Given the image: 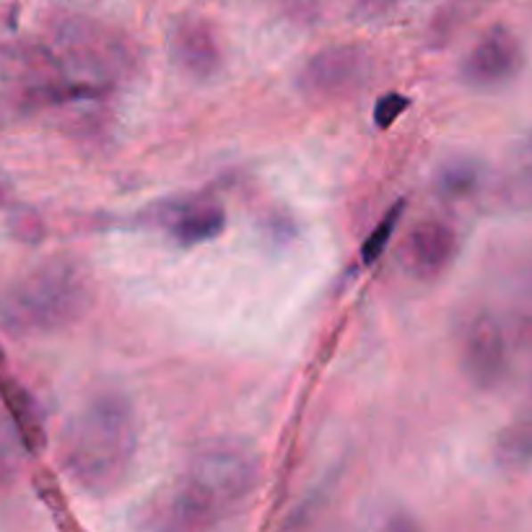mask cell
Listing matches in <instances>:
<instances>
[{
  "instance_id": "1",
  "label": "cell",
  "mask_w": 532,
  "mask_h": 532,
  "mask_svg": "<svg viewBox=\"0 0 532 532\" xmlns=\"http://www.w3.org/2000/svg\"><path fill=\"white\" fill-rule=\"evenodd\" d=\"M135 454L138 421L133 403L119 392H99L68 421L58 462L76 488L107 496L122 486Z\"/></svg>"
},
{
  "instance_id": "2",
  "label": "cell",
  "mask_w": 532,
  "mask_h": 532,
  "mask_svg": "<svg viewBox=\"0 0 532 532\" xmlns=\"http://www.w3.org/2000/svg\"><path fill=\"white\" fill-rule=\"evenodd\" d=\"M260 457L250 444L213 439L198 446L167 503V528L203 530L239 512L260 483Z\"/></svg>"
},
{
  "instance_id": "3",
  "label": "cell",
  "mask_w": 532,
  "mask_h": 532,
  "mask_svg": "<svg viewBox=\"0 0 532 532\" xmlns=\"http://www.w3.org/2000/svg\"><path fill=\"white\" fill-rule=\"evenodd\" d=\"M94 278L73 258L45 260L0 294V330L13 340L65 332L89 315Z\"/></svg>"
},
{
  "instance_id": "4",
  "label": "cell",
  "mask_w": 532,
  "mask_h": 532,
  "mask_svg": "<svg viewBox=\"0 0 532 532\" xmlns=\"http://www.w3.org/2000/svg\"><path fill=\"white\" fill-rule=\"evenodd\" d=\"M47 47L70 84L84 89H115L141 68L138 45L125 31L86 16L60 19Z\"/></svg>"
},
{
  "instance_id": "5",
  "label": "cell",
  "mask_w": 532,
  "mask_h": 532,
  "mask_svg": "<svg viewBox=\"0 0 532 532\" xmlns=\"http://www.w3.org/2000/svg\"><path fill=\"white\" fill-rule=\"evenodd\" d=\"M70 91L73 84L47 45L0 42V125L34 118Z\"/></svg>"
},
{
  "instance_id": "6",
  "label": "cell",
  "mask_w": 532,
  "mask_h": 532,
  "mask_svg": "<svg viewBox=\"0 0 532 532\" xmlns=\"http://www.w3.org/2000/svg\"><path fill=\"white\" fill-rule=\"evenodd\" d=\"M374 55L364 45H332L317 50L296 76V86L309 102L354 99L374 81Z\"/></svg>"
},
{
  "instance_id": "7",
  "label": "cell",
  "mask_w": 532,
  "mask_h": 532,
  "mask_svg": "<svg viewBox=\"0 0 532 532\" xmlns=\"http://www.w3.org/2000/svg\"><path fill=\"white\" fill-rule=\"evenodd\" d=\"M525 50L506 27H491L462 60V81L475 89H496L520 76Z\"/></svg>"
},
{
  "instance_id": "8",
  "label": "cell",
  "mask_w": 532,
  "mask_h": 532,
  "mask_svg": "<svg viewBox=\"0 0 532 532\" xmlns=\"http://www.w3.org/2000/svg\"><path fill=\"white\" fill-rule=\"evenodd\" d=\"M462 372L478 389H494L503 382L509 358L502 325L491 315H478L462 335Z\"/></svg>"
},
{
  "instance_id": "9",
  "label": "cell",
  "mask_w": 532,
  "mask_h": 532,
  "mask_svg": "<svg viewBox=\"0 0 532 532\" xmlns=\"http://www.w3.org/2000/svg\"><path fill=\"white\" fill-rule=\"evenodd\" d=\"M457 255V234L444 221H418L400 244V266L418 281H434Z\"/></svg>"
},
{
  "instance_id": "10",
  "label": "cell",
  "mask_w": 532,
  "mask_h": 532,
  "mask_svg": "<svg viewBox=\"0 0 532 532\" xmlns=\"http://www.w3.org/2000/svg\"><path fill=\"white\" fill-rule=\"evenodd\" d=\"M169 50L179 70L198 81L213 78L224 65L218 34L203 16H182L169 34Z\"/></svg>"
},
{
  "instance_id": "11",
  "label": "cell",
  "mask_w": 532,
  "mask_h": 532,
  "mask_svg": "<svg viewBox=\"0 0 532 532\" xmlns=\"http://www.w3.org/2000/svg\"><path fill=\"white\" fill-rule=\"evenodd\" d=\"M3 397H5L8 413L19 429L24 446L29 452H39L45 446V426H42V415H39L34 397L19 382H11V380L3 382Z\"/></svg>"
},
{
  "instance_id": "12",
  "label": "cell",
  "mask_w": 532,
  "mask_h": 532,
  "mask_svg": "<svg viewBox=\"0 0 532 532\" xmlns=\"http://www.w3.org/2000/svg\"><path fill=\"white\" fill-rule=\"evenodd\" d=\"M226 226V213L218 206L192 208L175 221V237L184 244L216 239Z\"/></svg>"
},
{
  "instance_id": "13",
  "label": "cell",
  "mask_w": 532,
  "mask_h": 532,
  "mask_svg": "<svg viewBox=\"0 0 532 532\" xmlns=\"http://www.w3.org/2000/svg\"><path fill=\"white\" fill-rule=\"evenodd\" d=\"M403 208H405V203H397L395 208H389L385 216H382V221H380V224L372 229V234L366 237L364 247H361V260H364L366 266L377 263V260L385 255V250L389 247V241H392V234H395V229H397V221H400V216H403Z\"/></svg>"
},
{
  "instance_id": "14",
  "label": "cell",
  "mask_w": 532,
  "mask_h": 532,
  "mask_svg": "<svg viewBox=\"0 0 532 532\" xmlns=\"http://www.w3.org/2000/svg\"><path fill=\"white\" fill-rule=\"evenodd\" d=\"M499 460L503 465H522L532 460V423H520L503 431L499 439Z\"/></svg>"
},
{
  "instance_id": "15",
  "label": "cell",
  "mask_w": 532,
  "mask_h": 532,
  "mask_svg": "<svg viewBox=\"0 0 532 532\" xmlns=\"http://www.w3.org/2000/svg\"><path fill=\"white\" fill-rule=\"evenodd\" d=\"M408 107H411V99H408V96H403V94H397V91L382 94V96L377 99V104H374V122H377V127H382V130L389 127Z\"/></svg>"
},
{
  "instance_id": "16",
  "label": "cell",
  "mask_w": 532,
  "mask_h": 532,
  "mask_svg": "<svg viewBox=\"0 0 532 532\" xmlns=\"http://www.w3.org/2000/svg\"><path fill=\"white\" fill-rule=\"evenodd\" d=\"M16 471H19V462H16L13 452H11V449H5V446L0 444V491L11 486V480H13Z\"/></svg>"
},
{
  "instance_id": "17",
  "label": "cell",
  "mask_w": 532,
  "mask_h": 532,
  "mask_svg": "<svg viewBox=\"0 0 532 532\" xmlns=\"http://www.w3.org/2000/svg\"><path fill=\"white\" fill-rule=\"evenodd\" d=\"M442 182L449 192H460L465 184H471V182H473V175H471V172H465L462 167H454V169H449V172L444 175Z\"/></svg>"
}]
</instances>
